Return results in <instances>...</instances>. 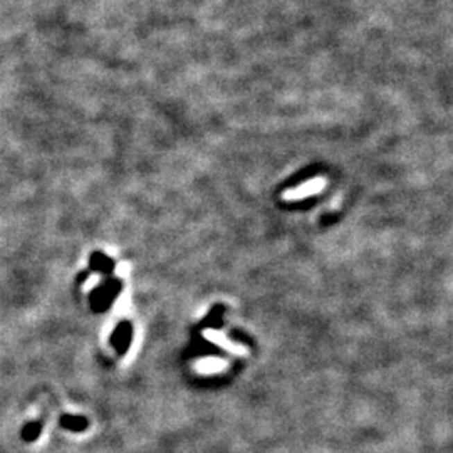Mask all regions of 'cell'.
I'll return each instance as SVG.
<instances>
[{"mask_svg":"<svg viewBox=\"0 0 453 453\" xmlns=\"http://www.w3.org/2000/svg\"><path fill=\"white\" fill-rule=\"evenodd\" d=\"M41 431H42V423L35 422V420H34V422H29L26 425V427L22 428L21 436H22L24 442L32 443V442H35L39 436H41Z\"/></svg>","mask_w":453,"mask_h":453,"instance_id":"277c9868","label":"cell"},{"mask_svg":"<svg viewBox=\"0 0 453 453\" xmlns=\"http://www.w3.org/2000/svg\"><path fill=\"white\" fill-rule=\"evenodd\" d=\"M61 427L71 431H84L87 428V420L83 416L64 415L61 416Z\"/></svg>","mask_w":453,"mask_h":453,"instance_id":"7a4b0ae2","label":"cell"},{"mask_svg":"<svg viewBox=\"0 0 453 453\" xmlns=\"http://www.w3.org/2000/svg\"><path fill=\"white\" fill-rule=\"evenodd\" d=\"M205 336H207L208 339L212 341V343L219 344V346L225 348V350H228V351H232V352H240V351H242V348H240L239 344H232V341L227 339L225 336L222 334V332L208 331V332H205Z\"/></svg>","mask_w":453,"mask_h":453,"instance_id":"3957f363","label":"cell"},{"mask_svg":"<svg viewBox=\"0 0 453 453\" xmlns=\"http://www.w3.org/2000/svg\"><path fill=\"white\" fill-rule=\"evenodd\" d=\"M223 366H227V364L219 359H205L198 364V368L202 371H216V370H222Z\"/></svg>","mask_w":453,"mask_h":453,"instance_id":"5b68a950","label":"cell"},{"mask_svg":"<svg viewBox=\"0 0 453 453\" xmlns=\"http://www.w3.org/2000/svg\"><path fill=\"white\" fill-rule=\"evenodd\" d=\"M323 187H324V180H320V178L311 180V182H307L306 185H300L299 188H296V190L286 191V198L287 200H300V198H304V196H311V195L318 194V191L323 190Z\"/></svg>","mask_w":453,"mask_h":453,"instance_id":"6da1fadb","label":"cell"}]
</instances>
